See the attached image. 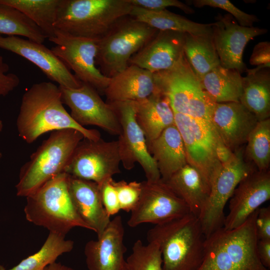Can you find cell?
Segmentation results:
<instances>
[{"label":"cell","instance_id":"6da1fadb","mask_svg":"<svg viewBox=\"0 0 270 270\" xmlns=\"http://www.w3.org/2000/svg\"><path fill=\"white\" fill-rule=\"evenodd\" d=\"M59 86L52 82L32 84L24 94L16 119L18 136L32 144L49 132L74 129L92 140L101 138L100 132L77 124L64 106Z\"/></svg>","mask_w":270,"mask_h":270},{"label":"cell","instance_id":"7a4b0ae2","mask_svg":"<svg viewBox=\"0 0 270 270\" xmlns=\"http://www.w3.org/2000/svg\"><path fill=\"white\" fill-rule=\"evenodd\" d=\"M258 209L240 226L232 230L223 227L206 238L203 260L197 270H269L257 252Z\"/></svg>","mask_w":270,"mask_h":270},{"label":"cell","instance_id":"3957f363","mask_svg":"<svg viewBox=\"0 0 270 270\" xmlns=\"http://www.w3.org/2000/svg\"><path fill=\"white\" fill-rule=\"evenodd\" d=\"M206 238L198 218L190 212L156 224L147 233L148 241L158 245L162 270H197L203 260Z\"/></svg>","mask_w":270,"mask_h":270},{"label":"cell","instance_id":"277c9868","mask_svg":"<svg viewBox=\"0 0 270 270\" xmlns=\"http://www.w3.org/2000/svg\"><path fill=\"white\" fill-rule=\"evenodd\" d=\"M132 6L128 0H62L54 28L74 36L100 39L130 16Z\"/></svg>","mask_w":270,"mask_h":270},{"label":"cell","instance_id":"5b68a950","mask_svg":"<svg viewBox=\"0 0 270 270\" xmlns=\"http://www.w3.org/2000/svg\"><path fill=\"white\" fill-rule=\"evenodd\" d=\"M84 138L82 132L74 129L52 132L21 167L16 186L17 196L26 198L64 172L75 148Z\"/></svg>","mask_w":270,"mask_h":270},{"label":"cell","instance_id":"8992f818","mask_svg":"<svg viewBox=\"0 0 270 270\" xmlns=\"http://www.w3.org/2000/svg\"><path fill=\"white\" fill-rule=\"evenodd\" d=\"M68 177L65 172L60 174L26 197L24 212L28 222L65 236L75 227L90 230L74 206L68 191Z\"/></svg>","mask_w":270,"mask_h":270},{"label":"cell","instance_id":"52a82bcc","mask_svg":"<svg viewBox=\"0 0 270 270\" xmlns=\"http://www.w3.org/2000/svg\"><path fill=\"white\" fill-rule=\"evenodd\" d=\"M154 74L156 89L167 97L174 112L210 122L216 102L202 88L184 54L170 69Z\"/></svg>","mask_w":270,"mask_h":270},{"label":"cell","instance_id":"ba28073f","mask_svg":"<svg viewBox=\"0 0 270 270\" xmlns=\"http://www.w3.org/2000/svg\"><path fill=\"white\" fill-rule=\"evenodd\" d=\"M127 16L118 20L99 40L96 64L100 66L102 74L108 78L124 70L128 66L130 58L158 32L144 22Z\"/></svg>","mask_w":270,"mask_h":270},{"label":"cell","instance_id":"9c48e42d","mask_svg":"<svg viewBox=\"0 0 270 270\" xmlns=\"http://www.w3.org/2000/svg\"><path fill=\"white\" fill-rule=\"evenodd\" d=\"M254 170L244 160L242 148L234 152L230 162L221 164L210 184L208 199L198 217L206 238L224 227L227 202L238 184Z\"/></svg>","mask_w":270,"mask_h":270},{"label":"cell","instance_id":"30bf717a","mask_svg":"<svg viewBox=\"0 0 270 270\" xmlns=\"http://www.w3.org/2000/svg\"><path fill=\"white\" fill-rule=\"evenodd\" d=\"M48 40L55 44L50 49L53 54L74 72L80 81L104 93L110 78L103 74L96 66L100 39L74 36L56 30Z\"/></svg>","mask_w":270,"mask_h":270},{"label":"cell","instance_id":"8fae6325","mask_svg":"<svg viewBox=\"0 0 270 270\" xmlns=\"http://www.w3.org/2000/svg\"><path fill=\"white\" fill-rule=\"evenodd\" d=\"M118 140L83 138L75 148L64 172L98 185L120 172Z\"/></svg>","mask_w":270,"mask_h":270},{"label":"cell","instance_id":"7c38bea8","mask_svg":"<svg viewBox=\"0 0 270 270\" xmlns=\"http://www.w3.org/2000/svg\"><path fill=\"white\" fill-rule=\"evenodd\" d=\"M109 104L114 108L120 126L121 132L117 140L121 163L124 168L130 170L138 163L144 170L146 180L160 179L156 164L148 152L144 134L136 120V102Z\"/></svg>","mask_w":270,"mask_h":270},{"label":"cell","instance_id":"4fadbf2b","mask_svg":"<svg viewBox=\"0 0 270 270\" xmlns=\"http://www.w3.org/2000/svg\"><path fill=\"white\" fill-rule=\"evenodd\" d=\"M188 164L196 168L210 186L221 164L215 150L216 132L210 122L174 112Z\"/></svg>","mask_w":270,"mask_h":270},{"label":"cell","instance_id":"5bb4252c","mask_svg":"<svg viewBox=\"0 0 270 270\" xmlns=\"http://www.w3.org/2000/svg\"><path fill=\"white\" fill-rule=\"evenodd\" d=\"M128 224H158L181 218L190 212L186 204L161 178L142 182L139 200L130 212Z\"/></svg>","mask_w":270,"mask_h":270},{"label":"cell","instance_id":"9a60e30c","mask_svg":"<svg viewBox=\"0 0 270 270\" xmlns=\"http://www.w3.org/2000/svg\"><path fill=\"white\" fill-rule=\"evenodd\" d=\"M63 104L70 110V115L80 126H98L112 135L118 136L121 128L116 112L104 102L98 91L82 82L78 88L60 86Z\"/></svg>","mask_w":270,"mask_h":270},{"label":"cell","instance_id":"2e32d148","mask_svg":"<svg viewBox=\"0 0 270 270\" xmlns=\"http://www.w3.org/2000/svg\"><path fill=\"white\" fill-rule=\"evenodd\" d=\"M212 28V38L220 66L236 70L240 74L247 70L242 60L246 44L254 38L268 32L254 26H242L230 14L218 15Z\"/></svg>","mask_w":270,"mask_h":270},{"label":"cell","instance_id":"e0dca14e","mask_svg":"<svg viewBox=\"0 0 270 270\" xmlns=\"http://www.w3.org/2000/svg\"><path fill=\"white\" fill-rule=\"evenodd\" d=\"M0 48L10 51L37 66L52 81L58 86L78 88L82 82L64 64L42 44L16 36L0 34Z\"/></svg>","mask_w":270,"mask_h":270},{"label":"cell","instance_id":"ac0fdd59","mask_svg":"<svg viewBox=\"0 0 270 270\" xmlns=\"http://www.w3.org/2000/svg\"><path fill=\"white\" fill-rule=\"evenodd\" d=\"M270 199V170H256L237 186L230 199L229 212L224 228L232 230L243 224L249 216Z\"/></svg>","mask_w":270,"mask_h":270},{"label":"cell","instance_id":"d6986e66","mask_svg":"<svg viewBox=\"0 0 270 270\" xmlns=\"http://www.w3.org/2000/svg\"><path fill=\"white\" fill-rule=\"evenodd\" d=\"M124 229L122 218L116 216L98 237L88 241L84 253L89 270H125L126 248L124 244Z\"/></svg>","mask_w":270,"mask_h":270},{"label":"cell","instance_id":"ffe728a7","mask_svg":"<svg viewBox=\"0 0 270 270\" xmlns=\"http://www.w3.org/2000/svg\"><path fill=\"white\" fill-rule=\"evenodd\" d=\"M258 122L240 102L215 103L210 118L216 134L234 152L246 143Z\"/></svg>","mask_w":270,"mask_h":270},{"label":"cell","instance_id":"44dd1931","mask_svg":"<svg viewBox=\"0 0 270 270\" xmlns=\"http://www.w3.org/2000/svg\"><path fill=\"white\" fill-rule=\"evenodd\" d=\"M186 34L158 31L156 36L130 59L134 64L152 73L170 69L184 54Z\"/></svg>","mask_w":270,"mask_h":270},{"label":"cell","instance_id":"7402d4cb","mask_svg":"<svg viewBox=\"0 0 270 270\" xmlns=\"http://www.w3.org/2000/svg\"><path fill=\"white\" fill-rule=\"evenodd\" d=\"M68 188L78 215L100 236L111 220L102 204L99 185L69 175Z\"/></svg>","mask_w":270,"mask_h":270},{"label":"cell","instance_id":"603a6c76","mask_svg":"<svg viewBox=\"0 0 270 270\" xmlns=\"http://www.w3.org/2000/svg\"><path fill=\"white\" fill-rule=\"evenodd\" d=\"M156 90L154 74L134 64L110 78L104 90L108 103L138 102Z\"/></svg>","mask_w":270,"mask_h":270},{"label":"cell","instance_id":"cb8c5ba5","mask_svg":"<svg viewBox=\"0 0 270 270\" xmlns=\"http://www.w3.org/2000/svg\"><path fill=\"white\" fill-rule=\"evenodd\" d=\"M136 122L143 132L147 146L168 126L174 124V112L167 97L156 90L136 102Z\"/></svg>","mask_w":270,"mask_h":270},{"label":"cell","instance_id":"d4e9b609","mask_svg":"<svg viewBox=\"0 0 270 270\" xmlns=\"http://www.w3.org/2000/svg\"><path fill=\"white\" fill-rule=\"evenodd\" d=\"M148 148L163 181L188 164L182 140L175 124L164 130Z\"/></svg>","mask_w":270,"mask_h":270},{"label":"cell","instance_id":"484cf974","mask_svg":"<svg viewBox=\"0 0 270 270\" xmlns=\"http://www.w3.org/2000/svg\"><path fill=\"white\" fill-rule=\"evenodd\" d=\"M164 182L198 218L208 198L210 186L201 173L187 164Z\"/></svg>","mask_w":270,"mask_h":270},{"label":"cell","instance_id":"4316f807","mask_svg":"<svg viewBox=\"0 0 270 270\" xmlns=\"http://www.w3.org/2000/svg\"><path fill=\"white\" fill-rule=\"evenodd\" d=\"M130 16L158 31L170 30L197 36L212 34L213 23L196 22L167 10H149L133 6Z\"/></svg>","mask_w":270,"mask_h":270},{"label":"cell","instance_id":"83f0119b","mask_svg":"<svg viewBox=\"0 0 270 270\" xmlns=\"http://www.w3.org/2000/svg\"><path fill=\"white\" fill-rule=\"evenodd\" d=\"M200 82L214 102H240L242 76L236 70L220 65L204 76Z\"/></svg>","mask_w":270,"mask_h":270},{"label":"cell","instance_id":"f1b7e54d","mask_svg":"<svg viewBox=\"0 0 270 270\" xmlns=\"http://www.w3.org/2000/svg\"><path fill=\"white\" fill-rule=\"evenodd\" d=\"M240 102L258 121L270 118V74L269 68L254 73H247L242 77V92Z\"/></svg>","mask_w":270,"mask_h":270},{"label":"cell","instance_id":"f546056e","mask_svg":"<svg viewBox=\"0 0 270 270\" xmlns=\"http://www.w3.org/2000/svg\"><path fill=\"white\" fill-rule=\"evenodd\" d=\"M184 56L200 81L204 76L220 65L212 35L186 34Z\"/></svg>","mask_w":270,"mask_h":270},{"label":"cell","instance_id":"4dcf8cb0","mask_svg":"<svg viewBox=\"0 0 270 270\" xmlns=\"http://www.w3.org/2000/svg\"><path fill=\"white\" fill-rule=\"evenodd\" d=\"M62 0H0V4L18 10L41 30L46 38L54 36V28Z\"/></svg>","mask_w":270,"mask_h":270},{"label":"cell","instance_id":"1f68e13d","mask_svg":"<svg viewBox=\"0 0 270 270\" xmlns=\"http://www.w3.org/2000/svg\"><path fill=\"white\" fill-rule=\"evenodd\" d=\"M74 246V242L66 240L65 236L50 232L44 244L36 252L10 268L0 264V270H44L56 262L60 256L71 252Z\"/></svg>","mask_w":270,"mask_h":270},{"label":"cell","instance_id":"d6a6232c","mask_svg":"<svg viewBox=\"0 0 270 270\" xmlns=\"http://www.w3.org/2000/svg\"><path fill=\"white\" fill-rule=\"evenodd\" d=\"M0 34L21 36L42 44L46 37L28 17L14 8L0 4Z\"/></svg>","mask_w":270,"mask_h":270},{"label":"cell","instance_id":"836d02e7","mask_svg":"<svg viewBox=\"0 0 270 270\" xmlns=\"http://www.w3.org/2000/svg\"><path fill=\"white\" fill-rule=\"evenodd\" d=\"M246 154L258 170H268L270 164V118L258 121L246 141Z\"/></svg>","mask_w":270,"mask_h":270},{"label":"cell","instance_id":"e575fe53","mask_svg":"<svg viewBox=\"0 0 270 270\" xmlns=\"http://www.w3.org/2000/svg\"><path fill=\"white\" fill-rule=\"evenodd\" d=\"M125 270H162L158 244L152 241L144 244L140 240H137L126 259Z\"/></svg>","mask_w":270,"mask_h":270},{"label":"cell","instance_id":"d590c367","mask_svg":"<svg viewBox=\"0 0 270 270\" xmlns=\"http://www.w3.org/2000/svg\"><path fill=\"white\" fill-rule=\"evenodd\" d=\"M188 2L197 8L208 6L222 9L234 17L240 25L243 26H253L254 22L260 20L256 16L242 12L228 0H193Z\"/></svg>","mask_w":270,"mask_h":270},{"label":"cell","instance_id":"8d00e7d4","mask_svg":"<svg viewBox=\"0 0 270 270\" xmlns=\"http://www.w3.org/2000/svg\"><path fill=\"white\" fill-rule=\"evenodd\" d=\"M120 210L131 212L138 204L142 192V182L114 180Z\"/></svg>","mask_w":270,"mask_h":270},{"label":"cell","instance_id":"74e56055","mask_svg":"<svg viewBox=\"0 0 270 270\" xmlns=\"http://www.w3.org/2000/svg\"><path fill=\"white\" fill-rule=\"evenodd\" d=\"M130 4L145 10L158 11L166 10L168 7L178 8L185 13L192 14L194 10L188 5L178 0H128Z\"/></svg>","mask_w":270,"mask_h":270},{"label":"cell","instance_id":"f35d334b","mask_svg":"<svg viewBox=\"0 0 270 270\" xmlns=\"http://www.w3.org/2000/svg\"><path fill=\"white\" fill-rule=\"evenodd\" d=\"M114 180L111 178L99 185L102 204L110 216L120 210Z\"/></svg>","mask_w":270,"mask_h":270},{"label":"cell","instance_id":"ab89813d","mask_svg":"<svg viewBox=\"0 0 270 270\" xmlns=\"http://www.w3.org/2000/svg\"><path fill=\"white\" fill-rule=\"evenodd\" d=\"M9 66L4 62L0 56V96H6L14 90L19 84L20 79L14 73H7Z\"/></svg>","mask_w":270,"mask_h":270},{"label":"cell","instance_id":"60d3db41","mask_svg":"<svg viewBox=\"0 0 270 270\" xmlns=\"http://www.w3.org/2000/svg\"><path fill=\"white\" fill-rule=\"evenodd\" d=\"M256 232L258 240H270V207L258 209L256 222Z\"/></svg>","mask_w":270,"mask_h":270},{"label":"cell","instance_id":"b9f144b4","mask_svg":"<svg viewBox=\"0 0 270 270\" xmlns=\"http://www.w3.org/2000/svg\"><path fill=\"white\" fill-rule=\"evenodd\" d=\"M252 65L270 66V44L268 42H259L254 46L250 60Z\"/></svg>","mask_w":270,"mask_h":270},{"label":"cell","instance_id":"7bdbcfd3","mask_svg":"<svg viewBox=\"0 0 270 270\" xmlns=\"http://www.w3.org/2000/svg\"><path fill=\"white\" fill-rule=\"evenodd\" d=\"M215 150L217 159L220 164L228 163L234 156V152H232L224 144L216 132Z\"/></svg>","mask_w":270,"mask_h":270},{"label":"cell","instance_id":"ee69618b","mask_svg":"<svg viewBox=\"0 0 270 270\" xmlns=\"http://www.w3.org/2000/svg\"><path fill=\"white\" fill-rule=\"evenodd\" d=\"M257 252L262 264L266 268H270V240H258Z\"/></svg>","mask_w":270,"mask_h":270},{"label":"cell","instance_id":"f6af8a7d","mask_svg":"<svg viewBox=\"0 0 270 270\" xmlns=\"http://www.w3.org/2000/svg\"><path fill=\"white\" fill-rule=\"evenodd\" d=\"M46 270H75L74 268L62 264L60 262H54L46 268Z\"/></svg>","mask_w":270,"mask_h":270},{"label":"cell","instance_id":"bcb514c9","mask_svg":"<svg viewBox=\"0 0 270 270\" xmlns=\"http://www.w3.org/2000/svg\"><path fill=\"white\" fill-rule=\"evenodd\" d=\"M2 128H3V124H2V120L0 118V133L2 130Z\"/></svg>","mask_w":270,"mask_h":270},{"label":"cell","instance_id":"7dc6e473","mask_svg":"<svg viewBox=\"0 0 270 270\" xmlns=\"http://www.w3.org/2000/svg\"><path fill=\"white\" fill-rule=\"evenodd\" d=\"M2 152H0V158H2Z\"/></svg>","mask_w":270,"mask_h":270},{"label":"cell","instance_id":"c3c4849f","mask_svg":"<svg viewBox=\"0 0 270 270\" xmlns=\"http://www.w3.org/2000/svg\"><path fill=\"white\" fill-rule=\"evenodd\" d=\"M44 270H46V268Z\"/></svg>","mask_w":270,"mask_h":270}]
</instances>
